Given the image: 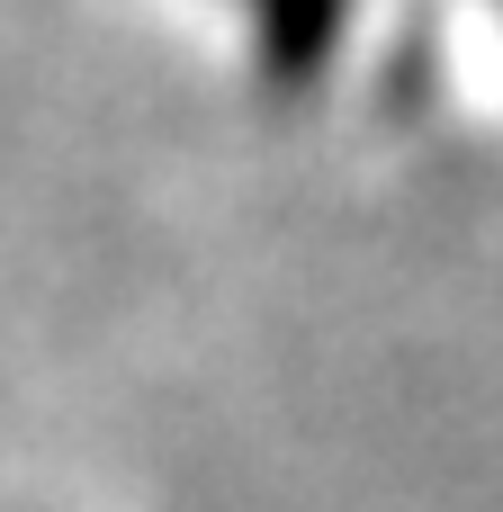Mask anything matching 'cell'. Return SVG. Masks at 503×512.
Segmentation results:
<instances>
[{"instance_id":"cell-1","label":"cell","mask_w":503,"mask_h":512,"mask_svg":"<svg viewBox=\"0 0 503 512\" xmlns=\"http://www.w3.org/2000/svg\"><path fill=\"white\" fill-rule=\"evenodd\" d=\"M243 9H252V27H261L270 63L306 72V63L333 45V9H342V0H243Z\"/></svg>"}]
</instances>
